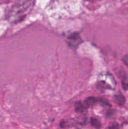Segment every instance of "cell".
<instances>
[{"label":"cell","instance_id":"obj_5","mask_svg":"<svg viewBox=\"0 0 128 129\" xmlns=\"http://www.w3.org/2000/svg\"><path fill=\"white\" fill-rule=\"evenodd\" d=\"M90 123H91L92 125L94 127H95V128L99 129L101 128L100 122L97 119H96V118H91V119H90Z\"/></svg>","mask_w":128,"mask_h":129},{"label":"cell","instance_id":"obj_8","mask_svg":"<svg viewBox=\"0 0 128 129\" xmlns=\"http://www.w3.org/2000/svg\"><path fill=\"white\" fill-rule=\"evenodd\" d=\"M122 60L124 64L128 68V54L124 55L122 57Z\"/></svg>","mask_w":128,"mask_h":129},{"label":"cell","instance_id":"obj_2","mask_svg":"<svg viewBox=\"0 0 128 129\" xmlns=\"http://www.w3.org/2000/svg\"><path fill=\"white\" fill-rule=\"evenodd\" d=\"M99 102V98H95L93 96H90L87 98L84 101V103L87 108L93 107L97 103Z\"/></svg>","mask_w":128,"mask_h":129},{"label":"cell","instance_id":"obj_4","mask_svg":"<svg viewBox=\"0 0 128 129\" xmlns=\"http://www.w3.org/2000/svg\"><path fill=\"white\" fill-rule=\"evenodd\" d=\"M87 107L84 103L81 102H77L75 103V110L77 112H83L85 110Z\"/></svg>","mask_w":128,"mask_h":129},{"label":"cell","instance_id":"obj_7","mask_svg":"<svg viewBox=\"0 0 128 129\" xmlns=\"http://www.w3.org/2000/svg\"><path fill=\"white\" fill-rule=\"evenodd\" d=\"M106 129H119V126L117 123H112V124L110 125L109 126H108L107 128Z\"/></svg>","mask_w":128,"mask_h":129},{"label":"cell","instance_id":"obj_3","mask_svg":"<svg viewBox=\"0 0 128 129\" xmlns=\"http://www.w3.org/2000/svg\"><path fill=\"white\" fill-rule=\"evenodd\" d=\"M114 102L118 105H122L125 103V98L121 94H115L114 96Z\"/></svg>","mask_w":128,"mask_h":129},{"label":"cell","instance_id":"obj_6","mask_svg":"<svg viewBox=\"0 0 128 129\" xmlns=\"http://www.w3.org/2000/svg\"><path fill=\"white\" fill-rule=\"evenodd\" d=\"M122 87L124 90H128V76H124L122 79Z\"/></svg>","mask_w":128,"mask_h":129},{"label":"cell","instance_id":"obj_1","mask_svg":"<svg viewBox=\"0 0 128 129\" xmlns=\"http://www.w3.org/2000/svg\"><path fill=\"white\" fill-rule=\"evenodd\" d=\"M68 40H69V45L74 48L77 47L82 42L80 35H79V34H77V33H75V34H73L71 35H70L68 37Z\"/></svg>","mask_w":128,"mask_h":129}]
</instances>
